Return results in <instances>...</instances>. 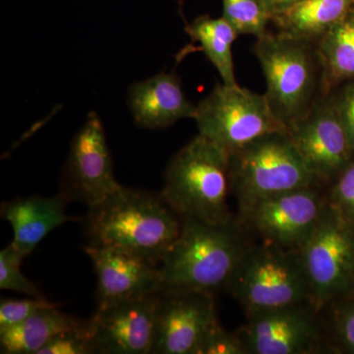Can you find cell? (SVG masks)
Here are the masks:
<instances>
[{
	"label": "cell",
	"mask_w": 354,
	"mask_h": 354,
	"mask_svg": "<svg viewBox=\"0 0 354 354\" xmlns=\"http://www.w3.org/2000/svg\"><path fill=\"white\" fill-rule=\"evenodd\" d=\"M183 223L160 194L124 186L88 207L83 218L87 245L127 251L158 266L178 239Z\"/></svg>",
	"instance_id": "1"
},
{
	"label": "cell",
	"mask_w": 354,
	"mask_h": 354,
	"mask_svg": "<svg viewBox=\"0 0 354 354\" xmlns=\"http://www.w3.org/2000/svg\"><path fill=\"white\" fill-rule=\"evenodd\" d=\"M321 311L315 304H302L258 312L247 316L237 334L247 354L322 353L330 342L325 337Z\"/></svg>",
	"instance_id": "10"
},
{
	"label": "cell",
	"mask_w": 354,
	"mask_h": 354,
	"mask_svg": "<svg viewBox=\"0 0 354 354\" xmlns=\"http://www.w3.org/2000/svg\"><path fill=\"white\" fill-rule=\"evenodd\" d=\"M128 104L137 125L152 130L165 129L184 118L194 120L197 109L186 97L179 77L167 72L133 84Z\"/></svg>",
	"instance_id": "16"
},
{
	"label": "cell",
	"mask_w": 354,
	"mask_h": 354,
	"mask_svg": "<svg viewBox=\"0 0 354 354\" xmlns=\"http://www.w3.org/2000/svg\"><path fill=\"white\" fill-rule=\"evenodd\" d=\"M227 288L246 316L291 305L314 304L298 251L267 242L248 244Z\"/></svg>",
	"instance_id": "5"
},
{
	"label": "cell",
	"mask_w": 354,
	"mask_h": 354,
	"mask_svg": "<svg viewBox=\"0 0 354 354\" xmlns=\"http://www.w3.org/2000/svg\"><path fill=\"white\" fill-rule=\"evenodd\" d=\"M86 321L60 311L59 305L39 310L22 323L0 330V353L38 354L58 335L80 328Z\"/></svg>",
	"instance_id": "18"
},
{
	"label": "cell",
	"mask_w": 354,
	"mask_h": 354,
	"mask_svg": "<svg viewBox=\"0 0 354 354\" xmlns=\"http://www.w3.org/2000/svg\"><path fill=\"white\" fill-rule=\"evenodd\" d=\"M97 353L90 319L80 328L58 335L44 346L38 354H94Z\"/></svg>",
	"instance_id": "26"
},
{
	"label": "cell",
	"mask_w": 354,
	"mask_h": 354,
	"mask_svg": "<svg viewBox=\"0 0 354 354\" xmlns=\"http://www.w3.org/2000/svg\"><path fill=\"white\" fill-rule=\"evenodd\" d=\"M230 193V153L199 134L172 157L160 194L183 218L225 225L235 220L228 206Z\"/></svg>",
	"instance_id": "3"
},
{
	"label": "cell",
	"mask_w": 354,
	"mask_h": 354,
	"mask_svg": "<svg viewBox=\"0 0 354 354\" xmlns=\"http://www.w3.org/2000/svg\"><path fill=\"white\" fill-rule=\"evenodd\" d=\"M196 354H247L245 346L237 332L230 333L220 324L209 329L205 335Z\"/></svg>",
	"instance_id": "28"
},
{
	"label": "cell",
	"mask_w": 354,
	"mask_h": 354,
	"mask_svg": "<svg viewBox=\"0 0 354 354\" xmlns=\"http://www.w3.org/2000/svg\"><path fill=\"white\" fill-rule=\"evenodd\" d=\"M25 256L9 244L0 252V290L16 291L28 297H43L38 286L24 276L21 265Z\"/></svg>",
	"instance_id": "24"
},
{
	"label": "cell",
	"mask_w": 354,
	"mask_h": 354,
	"mask_svg": "<svg viewBox=\"0 0 354 354\" xmlns=\"http://www.w3.org/2000/svg\"><path fill=\"white\" fill-rule=\"evenodd\" d=\"M232 193L239 214L262 201L300 188L321 185L285 131L266 134L230 153Z\"/></svg>",
	"instance_id": "6"
},
{
	"label": "cell",
	"mask_w": 354,
	"mask_h": 354,
	"mask_svg": "<svg viewBox=\"0 0 354 354\" xmlns=\"http://www.w3.org/2000/svg\"><path fill=\"white\" fill-rule=\"evenodd\" d=\"M114 176L113 160L101 118L91 111L72 140L62 171L60 193L71 201L95 206L121 187Z\"/></svg>",
	"instance_id": "12"
},
{
	"label": "cell",
	"mask_w": 354,
	"mask_h": 354,
	"mask_svg": "<svg viewBox=\"0 0 354 354\" xmlns=\"http://www.w3.org/2000/svg\"><path fill=\"white\" fill-rule=\"evenodd\" d=\"M194 120L200 135L230 155L266 134L286 130L272 113L265 95L239 84H216L197 104Z\"/></svg>",
	"instance_id": "7"
},
{
	"label": "cell",
	"mask_w": 354,
	"mask_h": 354,
	"mask_svg": "<svg viewBox=\"0 0 354 354\" xmlns=\"http://www.w3.org/2000/svg\"><path fill=\"white\" fill-rule=\"evenodd\" d=\"M215 297L201 291L158 292L153 354H196L218 323Z\"/></svg>",
	"instance_id": "13"
},
{
	"label": "cell",
	"mask_w": 354,
	"mask_h": 354,
	"mask_svg": "<svg viewBox=\"0 0 354 354\" xmlns=\"http://www.w3.org/2000/svg\"><path fill=\"white\" fill-rule=\"evenodd\" d=\"M158 292L97 307L90 319L100 354L152 353Z\"/></svg>",
	"instance_id": "14"
},
{
	"label": "cell",
	"mask_w": 354,
	"mask_h": 354,
	"mask_svg": "<svg viewBox=\"0 0 354 354\" xmlns=\"http://www.w3.org/2000/svg\"><path fill=\"white\" fill-rule=\"evenodd\" d=\"M186 32L193 41L200 44L201 50L220 74L223 83L237 85L235 78L232 46L239 34L223 17L202 15L186 25Z\"/></svg>",
	"instance_id": "21"
},
{
	"label": "cell",
	"mask_w": 354,
	"mask_h": 354,
	"mask_svg": "<svg viewBox=\"0 0 354 354\" xmlns=\"http://www.w3.org/2000/svg\"><path fill=\"white\" fill-rule=\"evenodd\" d=\"M57 305L59 304L48 301L44 297H29L22 299L2 298L0 301V330L18 325L39 310Z\"/></svg>",
	"instance_id": "27"
},
{
	"label": "cell",
	"mask_w": 354,
	"mask_h": 354,
	"mask_svg": "<svg viewBox=\"0 0 354 354\" xmlns=\"http://www.w3.org/2000/svg\"><path fill=\"white\" fill-rule=\"evenodd\" d=\"M69 200L62 193L53 197L17 198L2 203L1 216L13 230L11 244L25 257L55 228L83 218L67 215Z\"/></svg>",
	"instance_id": "17"
},
{
	"label": "cell",
	"mask_w": 354,
	"mask_h": 354,
	"mask_svg": "<svg viewBox=\"0 0 354 354\" xmlns=\"http://www.w3.org/2000/svg\"><path fill=\"white\" fill-rule=\"evenodd\" d=\"M328 204L354 227V157L328 186Z\"/></svg>",
	"instance_id": "25"
},
{
	"label": "cell",
	"mask_w": 354,
	"mask_h": 354,
	"mask_svg": "<svg viewBox=\"0 0 354 354\" xmlns=\"http://www.w3.org/2000/svg\"><path fill=\"white\" fill-rule=\"evenodd\" d=\"M349 293H354V278H353V288H351V292H349Z\"/></svg>",
	"instance_id": "31"
},
{
	"label": "cell",
	"mask_w": 354,
	"mask_h": 354,
	"mask_svg": "<svg viewBox=\"0 0 354 354\" xmlns=\"http://www.w3.org/2000/svg\"><path fill=\"white\" fill-rule=\"evenodd\" d=\"M248 244L236 218L212 225L184 216L178 239L158 266V292L189 290L215 295L227 288Z\"/></svg>",
	"instance_id": "2"
},
{
	"label": "cell",
	"mask_w": 354,
	"mask_h": 354,
	"mask_svg": "<svg viewBox=\"0 0 354 354\" xmlns=\"http://www.w3.org/2000/svg\"><path fill=\"white\" fill-rule=\"evenodd\" d=\"M223 17L239 35L259 37L272 20L264 0H223Z\"/></svg>",
	"instance_id": "22"
},
{
	"label": "cell",
	"mask_w": 354,
	"mask_h": 354,
	"mask_svg": "<svg viewBox=\"0 0 354 354\" xmlns=\"http://www.w3.org/2000/svg\"><path fill=\"white\" fill-rule=\"evenodd\" d=\"M333 94L342 123L354 149V80L344 84L339 92H333Z\"/></svg>",
	"instance_id": "29"
},
{
	"label": "cell",
	"mask_w": 354,
	"mask_h": 354,
	"mask_svg": "<svg viewBox=\"0 0 354 354\" xmlns=\"http://www.w3.org/2000/svg\"><path fill=\"white\" fill-rule=\"evenodd\" d=\"M286 132L309 171L323 186L330 185L354 157L333 93L317 102Z\"/></svg>",
	"instance_id": "11"
},
{
	"label": "cell",
	"mask_w": 354,
	"mask_h": 354,
	"mask_svg": "<svg viewBox=\"0 0 354 354\" xmlns=\"http://www.w3.org/2000/svg\"><path fill=\"white\" fill-rule=\"evenodd\" d=\"M272 113L288 129L327 97L324 69L316 43L267 32L253 46Z\"/></svg>",
	"instance_id": "4"
},
{
	"label": "cell",
	"mask_w": 354,
	"mask_h": 354,
	"mask_svg": "<svg viewBox=\"0 0 354 354\" xmlns=\"http://www.w3.org/2000/svg\"><path fill=\"white\" fill-rule=\"evenodd\" d=\"M314 304L319 309L351 292L354 227L326 205L322 218L298 250Z\"/></svg>",
	"instance_id": "8"
},
{
	"label": "cell",
	"mask_w": 354,
	"mask_h": 354,
	"mask_svg": "<svg viewBox=\"0 0 354 354\" xmlns=\"http://www.w3.org/2000/svg\"><path fill=\"white\" fill-rule=\"evenodd\" d=\"M322 187L308 186L262 200L239 214L237 221L261 241L298 251L325 211L327 199Z\"/></svg>",
	"instance_id": "9"
},
{
	"label": "cell",
	"mask_w": 354,
	"mask_h": 354,
	"mask_svg": "<svg viewBox=\"0 0 354 354\" xmlns=\"http://www.w3.org/2000/svg\"><path fill=\"white\" fill-rule=\"evenodd\" d=\"M326 94L354 80V7L316 43Z\"/></svg>",
	"instance_id": "20"
},
{
	"label": "cell",
	"mask_w": 354,
	"mask_h": 354,
	"mask_svg": "<svg viewBox=\"0 0 354 354\" xmlns=\"http://www.w3.org/2000/svg\"><path fill=\"white\" fill-rule=\"evenodd\" d=\"M324 309L330 311L332 344L342 353L354 354V293H348Z\"/></svg>",
	"instance_id": "23"
},
{
	"label": "cell",
	"mask_w": 354,
	"mask_h": 354,
	"mask_svg": "<svg viewBox=\"0 0 354 354\" xmlns=\"http://www.w3.org/2000/svg\"><path fill=\"white\" fill-rule=\"evenodd\" d=\"M264 1L272 18L278 14L285 12L302 0H264Z\"/></svg>",
	"instance_id": "30"
},
{
	"label": "cell",
	"mask_w": 354,
	"mask_h": 354,
	"mask_svg": "<svg viewBox=\"0 0 354 354\" xmlns=\"http://www.w3.org/2000/svg\"><path fill=\"white\" fill-rule=\"evenodd\" d=\"M354 7V0H302L272 18L279 32L317 43Z\"/></svg>",
	"instance_id": "19"
},
{
	"label": "cell",
	"mask_w": 354,
	"mask_h": 354,
	"mask_svg": "<svg viewBox=\"0 0 354 354\" xmlns=\"http://www.w3.org/2000/svg\"><path fill=\"white\" fill-rule=\"evenodd\" d=\"M97 274V307L157 293L158 265L120 249L84 246Z\"/></svg>",
	"instance_id": "15"
}]
</instances>
